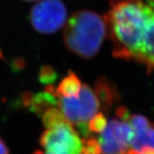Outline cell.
Masks as SVG:
<instances>
[{
	"label": "cell",
	"mask_w": 154,
	"mask_h": 154,
	"mask_svg": "<svg viewBox=\"0 0 154 154\" xmlns=\"http://www.w3.org/2000/svg\"><path fill=\"white\" fill-rule=\"evenodd\" d=\"M57 79V74L51 66L45 65L40 68L38 72V81L44 85H52Z\"/></svg>",
	"instance_id": "obj_15"
},
{
	"label": "cell",
	"mask_w": 154,
	"mask_h": 154,
	"mask_svg": "<svg viewBox=\"0 0 154 154\" xmlns=\"http://www.w3.org/2000/svg\"><path fill=\"white\" fill-rule=\"evenodd\" d=\"M134 137L130 124L118 118L111 119L101 133L99 144L102 154H126Z\"/></svg>",
	"instance_id": "obj_6"
},
{
	"label": "cell",
	"mask_w": 154,
	"mask_h": 154,
	"mask_svg": "<svg viewBox=\"0 0 154 154\" xmlns=\"http://www.w3.org/2000/svg\"><path fill=\"white\" fill-rule=\"evenodd\" d=\"M126 154H154V150H147V151L144 152L142 153H139V152H136L131 150V151H128Z\"/></svg>",
	"instance_id": "obj_18"
},
{
	"label": "cell",
	"mask_w": 154,
	"mask_h": 154,
	"mask_svg": "<svg viewBox=\"0 0 154 154\" xmlns=\"http://www.w3.org/2000/svg\"><path fill=\"white\" fill-rule=\"evenodd\" d=\"M58 107L67 121L75 125L90 120L98 113L100 104L94 90L87 84H82L79 96L61 97Z\"/></svg>",
	"instance_id": "obj_4"
},
{
	"label": "cell",
	"mask_w": 154,
	"mask_h": 154,
	"mask_svg": "<svg viewBox=\"0 0 154 154\" xmlns=\"http://www.w3.org/2000/svg\"><path fill=\"white\" fill-rule=\"evenodd\" d=\"M134 62L145 66L148 74L154 71V22L146 38L138 51Z\"/></svg>",
	"instance_id": "obj_10"
},
{
	"label": "cell",
	"mask_w": 154,
	"mask_h": 154,
	"mask_svg": "<svg viewBox=\"0 0 154 154\" xmlns=\"http://www.w3.org/2000/svg\"><path fill=\"white\" fill-rule=\"evenodd\" d=\"M94 91L105 112L110 111L121 100L116 85L107 77L99 76L96 79Z\"/></svg>",
	"instance_id": "obj_9"
},
{
	"label": "cell",
	"mask_w": 154,
	"mask_h": 154,
	"mask_svg": "<svg viewBox=\"0 0 154 154\" xmlns=\"http://www.w3.org/2000/svg\"><path fill=\"white\" fill-rule=\"evenodd\" d=\"M116 116L119 120L127 122L131 115L125 106H118L116 110Z\"/></svg>",
	"instance_id": "obj_16"
},
{
	"label": "cell",
	"mask_w": 154,
	"mask_h": 154,
	"mask_svg": "<svg viewBox=\"0 0 154 154\" xmlns=\"http://www.w3.org/2000/svg\"><path fill=\"white\" fill-rule=\"evenodd\" d=\"M81 154H102L99 140L93 136L82 138Z\"/></svg>",
	"instance_id": "obj_13"
},
{
	"label": "cell",
	"mask_w": 154,
	"mask_h": 154,
	"mask_svg": "<svg viewBox=\"0 0 154 154\" xmlns=\"http://www.w3.org/2000/svg\"><path fill=\"white\" fill-rule=\"evenodd\" d=\"M67 9L62 0H40L30 12V22L40 33L51 34L59 31L67 21Z\"/></svg>",
	"instance_id": "obj_3"
},
{
	"label": "cell",
	"mask_w": 154,
	"mask_h": 154,
	"mask_svg": "<svg viewBox=\"0 0 154 154\" xmlns=\"http://www.w3.org/2000/svg\"><path fill=\"white\" fill-rule=\"evenodd\" d=\"M53 85H48L43 92L33 94L31 92H25L22 94V102L23 106L28 108L31 112L36 115L41 116L45 111L51 107L58 105Z\"/></svg>",
	"instance_id": "obj_8"
},
{
	"label": "cell",
	"mask_w": 154,
	"mask_h": 154,
	"mask_svg": "<svg viewBox=\"0 0 154 154\" xmlns=\"http://www.w3.org/2000/svg\"><path fill=\"white\" fill-rule=\"evenodd\" d=\"M24 1H35V0H24Z\"/></svg>",
	"instance_id": "obj_19"
},
{
	"label": "cell",
	"mask_w": 154,
	"mask_h": 154,
	"mask_svg": "<svg viewBox=\"0 0 154 154\" xmlns=\"http://www.w3.org/2000/svg\"><path fill=\"white\" fill-rule=\"evenodd\" d=\"M107 119L103 112H98L88 122V127L91 132L101 134L107 126Z\"/></svg>",
	"instance_id": "obj_14"
},
{
	"label": "cell",
	"mask_w": 154,
	"mask_h": 154,
	"mask_svg": "<svg viewBox=\"0 0 154 154\" xmlns=\"http://www.w3.org/2000/svg\"><path fill=\"white\" fill-rule=\"evenodd\" d=\"M45 154H53V153H50V152H45Z\"/></svg>",
	"instance_id": "obj_20"
},
{
	"label": "cell",
	"mask_w": 154,
	"mask_h": 154,
	"mask_svg": "<svg viewBox=\"0 0 154 154\" xmlns=\"http://www.w3.org/2000/svg\"><path fill=\"white\" fill-rule=\"evenodd\" d=\"M128 123L134 130V137L130 143L133 151L142 153L147 150H154V124L141 115H132Z\"/></svg>",
	"instance_id": "obj_7"
},
{
	"label": "cell",
	"mask_w": 154,
	"mask_h": 154,
	"mask_svg": "<svg viewBox=\"0 0 154 154\" xmlns=\"http://www.w3.org/2000/svg\"><path fill=\"white\" fill-rule=\"evenodd\" d=\"M41 118L44 126L47 129L53 128L65 122H68L63 112L57 106L49 108L46 111H45L44 114L41 116Z\"/></svg>",
	"instance_id": "obj_12"
},
{
	"label": "cell",
	"mask_w": 154,
	"mask_h": 154,
	"mask_svg": "<svg viewBox=\"0 0 154 154\" xmlns=\"http://www.w3.org/2000/svg\"><path fill=\"white\" fill-rule=\"evenodd\" d=\"M107 35L105 17L93 11H80L68 20L63 42L74 54L84 59H92L99 53Z\"/></svg>",
	"instance_id": "obj_2"
},
{
	"label": "cell",
	"mask_w": 154,
	"mask_h": 154,
	"mask_svg": "<svg viewBox=\"0 0 154 154\" xmlns=\"http://www.w3.org/2000/svg\"><path fill=\"white\" fill-rule=\"evenodd\" d=\"M45 152L53 154H81L82 140L70 122H65L45 130L39 139Z\"/></svg>",
	"instance_id": "obj_5"
},
{
	"label": "cell",
	"mask_w": 154,
	"mask_h": 154,
	"mask_svg": "<svg viewBox=\"0 0 154 154\" xmlns=\"http://www.w3.org/2000/svg\"><path fill=\"white\" fill-rule=\"evenodd\" d=\"M0 154H9V149L1 138H0Z\"/></svg>",
	"instance_id": "obj_17"
},
{
	"label": "cell",
	"mask_w": 154,
	"mask_h": 154,
	"mask_svg": "<svg viewBox=\"0 0 154 154\" xmlns=\"http://www.w3.org/2000/svg\"><path fill=\"white\" fill-rule=\"evenodd\" d=\"M82 86V82L76 74L73 71H69L55 89L56 95L58 98L77 97L80 94Z\"/></svg>",
	"instance_id": "obj_11"
},
{
	"label": "cell",
	"mask_w": 154,
	"mask_h": 154,
	"mask_svg": "<svg viewBox=\"0 0 154 154\" xmlns=\"http://www.w3.org/2000/svg\"><path fill=\"white\" fill-rule=\"evenodd\" d=\"M105 16L112 54L134 62L135 56L154 22V6L144 0H110Z\"/></svg>",
	"instance_id": "obj_1"
}]
</instances>
